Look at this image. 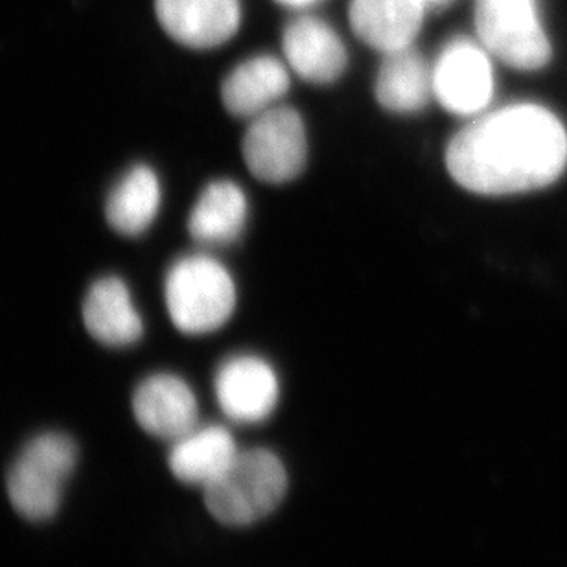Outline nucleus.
Instances as JSON below:
<instances>
[{
	"label": "nucleus",
	"instance_id": "obj_1",
	"mask_svg": "<svg viewBox=\"0 0 567 567\" xmlns=\"http://www.w3.org/2000/svg\"><path fill=\"white\" fill-rule=\"evenodd\" d=\"M444 161L452 179L477 196L542 190L567 168V130L540 104L486 110L447 142Z\"/></svg>",
	"mask_w": 567,
	"mask_h": 567
},
{
	"label": "nucleus",
	"instance_id": "obj_2",
	"mask_svg": "<svg viewBox=\"0 0 567 567\" xmlns=\"http://www.w3.org/2000/svg\"><path fill=\"white\" fill-rule=\"evenodd\" d=\"M236 284L229 269L208 255H188L172 264L164 302L174 327L186 336H207L236 310Z\"/></svg>",
	"mask_w": 567,
	"mask_h": 567
},
{
	"label": "nucleus",
	"instance_id": "obj_3",
	"mask_svg": "<svg viewBox=\"0 0 567 567\" xmlns=\"http://www.w3.org/2000/svg\"><path fill=\"white\" fill-rule=\"evenodd\" d=\"M203 491L213 518L229 527H246L279 507L288 491V474L274 452L246 450Z\"/></svg>",
	"mask_w": 567,
	"mask_h": 567
},
{
	"label": "nucleus",
	"instance_id": "obj_4",
	"mask_svg": "<svg viewBox=\"0 0 567 567\" xmlns=\"http://www.w3.org/2000/svg\"><path fill=\"white\" fill-rule=\"evenodd\" d=\"M76 461V444L61 433H43L28 442L6 480V491L17 513L30 522L52 518Z\"/></svg>",
	"mask_w": 567,
	"mask_h": 567
},
{
	"label": "nucleus",
	"instance_id": "obj_5",
	"mask_svg": "<svg viewBox=\"0 0 567 567\" xmlns=\"http://www.w3.org/2000/svg\"><path fill=\"white\" fill-rule=\"evenodd\" d=\"M474 19L480 43L516 71H540L551 60L540 0H475Z\"/></svg>",
	"mask_w": 567,
	"mask_h": 567
},
{
	"label": "nucleus",
	"instance_id": "obj_6",
	"mask_svg": "<svg viewBox=\"0 0 567 567\" xmlns=\"http://www.w3.org/2000/svg\"><path fill=\"white\" fill-rule=\"evenodd\" d=\"M241 153L249 172L262 183L284 185L299 177L308 163V132L299 111L277 105L255 116Z\"/></svg>",
	"mask_w": 567,
	"mask_h": 567
},
{
	"label": "nucleus",
	"instance_id": "obj_7",
	"mask_svg": "<svg viewBox=\"0 0 567 567\" xmlns=\"http://www.w3.org/2000/svg\"><path fill=\"white\" fill-rule=\"evenodd\" d=\"M431 76L433 99L452 115L474 118L485 113L494 99L492 54L472 39L455 38L444 44Z\"/></svg>",
	"mask_w": 567,
	"mask_h": 567
},
{
	"label": "nucleus",
	"instance_id": "obj_8",
	"mask_svg": "<svg viewBox=\"0 0 567 567\" xmlns=\"http://www.w3.org/2000/svg\"><path fill=\"white\" fill-rule=\"evenodd\" d=\"M219 408L238 424H258L279 404L280 382L269 361L238 354L225 360L214 378Z\"/></svg>",
	"mask_w": 567,
	"mask_h": 567
},
{
	"label": "nucleus",
	"instance_id": "obj_9",
	"mask_svg": "<svg viewBox=\"0 0 567 567\" xmlns=\"http://www.w3.org/2000/svg\"><path fill=\"white\" fill-rule=\"evenodd\" d=\"M164 32L188 49H218L240 28V0H155Z\"/></svg>",
	"mask_w": 567,
	"mask_h": 567
},
{
	"label": "nucleus",
	"instance_id": "obj_10",
	"mask_svg": "<svg viewBox=\"0 0 567 567\" xmlns=\"http://www.w3.org/2000/svg\"><path fill=\"white\" fill-rule=\"evenodd\" d=\"M132 405L142 430L163 441H177L197 425L196 394L175 374L161 372L142 380Z\"/></svg>",
	"mask_w": 567,
	"mask_h": 567
},
{
	"label": "nucleus",
	"instance_id": "obj_11",
	"mask_svg": "<svg viewBox=\"0 0 567 567\" xmlns=\"http://www.w3.org/2000/svg\"><path fill=\"white\" fill-rule=\"evenodd\" d=\"M282 50L289 69L316 85L338 82L349 63L343 39L317 17H299L289 22L284 28Z\"/></svg>",
	"mask_w": 567,
	"mask_h": 567
},
{
	"label": "nucleus",
	"instance_id": "obj_12",
	"mask_svg": "<svg viewBox=\"0 0 567 567\" xmlns=\"http://www.w3.org/2000/svg\"><path fill=\"white\" fill-rule=\"evenodd\" d=\"M82 310L85 328L99 343L126 349L141 341L144 333L141 311L127 284L118 277L94 280L85 293Z\"/></svg>",
	"mask_w": 567,
	"mask_h": 567
},
{
	"label": "nucleus",
	"instance_id": "obj_13",
	"mask_svg": "<svg viewBox=\"0 0 567 567\" xmlns=\"http://www.w3.org/2000/svg\"><path fill=\"white\" fill-rule=\"evenodd\" d=\"M424 0H350V24L355 35L382 54L411 49L421 32Z\"/></svg>",
	"mask_w": 567,
	"mask_h": 567
},
{
	"label": "nucleus",
	"instance_id": "obj_14",
	"mask_svg": "<svg viewBox=\"0 0 567 567\" xmlns=\"http://www.w3.org/2000/svg\"><path fill=\"white\" fill-rule=\"evenodd\" d=\"M291 78L288 66L274 55H252L225 76L221 100L236 118H255L280 105L288 94Z\"/></svg>",
	"mask_w": 567,
	"mask_h": 567
},
{
	"label": "nucleus",
	"instance_id": "obj_15",
	"mask_svg": "<svg viewBox=\"0 0 567 567\" xmlns=\"http://www.w3.org/2000/svg\"><path fill=\"white\" fill-rule=\"evenodd\" d=\"M169 470L186 485L207 488L238 455L235 436L224 425H196L172 442Z\"/></svg>",
	"mask_w": 567,
	"mask_h": 567
},
{
	"label": "nucleus",
	"instance_id": "obj_16",
	"mask_svg": "<svg viewBox=\"0 0 567 567\" xmlns=\"http://www.w3.org/2000/svg\"><path fill=\"white\" fill-rule=\"evenodd\" d=\"M247 216L249 202L244 188L235 181H213L192 207L188 233L202 246H229L246 229Z\"/></svg>",
	"mask_w": 567,
	"mask_h": 567
},
{
	"label": "nucleus",
	"instance_id": "obj_17",
	"mask_svg": "<svg viewBox=\"0 0 567 567\" xmlns=\"http://www.w3.org/2000/svg\"><path fill=\"white\" fill-rule=\"evenodd\" d=\"M378 104L396 115H416L427 107L433 99L431 69L413 49L385 54L377 85Z\"/></svg>",
	"mask_w": 567,
	"mask_h": 567
},
{
	"label": "nucleus",
	"instance_id": "obj_18",
	"mask_svg": "<svg viewBox=\"0 0 567 567\" xmlns=\"http://www.w3.org/2000/svg\"><path fill=\"white\" fill-rule=\"evenodd\" d=\"M163 188L155 169L137 164L122 175L105 202L107 224L122 236H141L157 219Z\"/></svg>",
	"mask_w": 567,
	"mask_h": 567
},
{
	"label": "nucleus",
	"instance_id": "obj_19",
	"mask_svg": "<svg viewBox=\"0 0 567 567\" xmlns=\"http://www.w3.org/2000/svg\"><path fill=\"white\" fill-rule=\"evenodd\" d=\"M279 4L286 6V8H293V10H305L310 6L321 2V0H277Z\"/></svg>",
	"mask_w": 567,
	"mask_h": 567
},
{
	"label": "nucleus",
	"instance_id": "obj_20",
	"mask_svg": "<svg viewBox=\"0 0 567 567\" xmlns=\"http://www.w3.org/2000/svg\"><path fill=\"white\" fill-rule=\"evenodd\" d=\"M452 2L453 0H424L427 10H441V8H446V6L452 4Z\"/></svg>",
	"mask_w": 567,
	"mask_h": 567
}]
</instances>
